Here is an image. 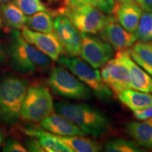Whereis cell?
Segmentation results:
<instances>
[{
    "mask_svg": "<svg viewBox=\"0 0 152 152\" xmlns=\"http://www.w3.org/2000/svg\"><path fill=\"white\" fill-rule=\"evenodd\" d=\"M11 66L21 74L46 71L50 68L51 58L23 37L18 30L14 29L7 47Z\"/></svg>",
    "mask_w": 152,
    "mask_h": 152,
    "instance_id": "1",
    "label": "cell"
},
{
    "mask_svg": "<svg viewBox=\"0 0 152 152\" xmlns=\"http://www.w3.org/2000/svg\"><path fill=\"white\" fill-rule=\"evenodd\" d=\"M55 111L77 125L85 134L94 137L106 134L111 128L109 117L86 104L60 102L55 105Z\"/></svg>",
    "mask_w": 152,
    "mask_h": 152,
    "instance_id": "2",
    "label": "cell"
},
{
    "mask_svg": "<svg viewBox=\"0 0 152 152\" xmlns=\"http://www.w3.org/2000/svg\"><path fill=\"white\" fill-rule=\"evenodd\" d=\"M28 89L26 79L13 75L0 80V120L8 125H15L20 118V112Z\"/></svg>",
    "mask_w": 152,
    "mask_h": 152,
    "instance_id": "3",
    "label": "cell"
},
{
    "mask_svg": "<svg viewBox=\"0 0 152 152\" xmlns=\"http://www.w3.org/2000/svg\"><path fill=\"white\" fill-rule=\"evenodd\" d=\"M69 18L80 33L95 35L104 28L113 16H106L104 13L90 4H72L66 0L56 12Z\"/></svg>",
    "mask_w": 152,
    "mask_h": 152,
    "instance_id": "4",
    "label": "cell"
},
{
    "mask_svg": "<svg viewBox=\"0 0 152 152\" xmlns=\"http://www.w3.org/2000/svg\"><path fill=\"white\" fill-rule=\"evenodd\" d=\"M58 63L68 68L74 75L90 87L96 96L103 102H108L112 97L111 90L102 79L97 68H93L85 61L77 56H61Z\"/></svg>",
    "mask_w": 152,
    "mask_h": 152,
    "instance_id": "5",
    "label": "cell"
},
{
    "mask_svg": "<svg viewBox=\"0 0 152 152\" xmlns=\"http://www.w3.org/2000/svg\"><path fill=\"white\" fill-rule=\"evenodd\" d=\"M54 111L52 96L47 87L39 85L28 87L21 108V118L27 121L40 122Z\"/></svg>",
    "mask_w": 152,
    "mask_h": 152,
    "instance_id": "6",
    "label": "cell"
},
{
    "mask_svg": "<svg viewBox=\"0 0 152 152\" xmlns=\"http://www.w3.org/2000/svg\"><path fill=\"white\" fill-rule=\"evenodd\" d=\"M48 84L53 92L64 97L76 100H88L92 97V90L90 87L64 66L52 68Z\"/></svg>",
    "mask_w": 152,
    "mask_h": 152,
    "instance_id": "7",
    "label": "cell"
},
{
    "mask_svg": "<svg viewBox=\"0 0 152 152\" xmlns=\"http://www.w3.org/2000/svg\"><path fill=\"white\" fill-rule=\"evenodd\" d=\"M80 56L94 68H102L114 55V49L107 42L92 34L80 33Z\"/></svg>",
    "mask_w": 152,
    "mask_h": 152,
    "instance_id": "8",
    "label": "cell"
},
{
    "mask_svg": "<svg viewBox=\"0 0 152 152\" xmlns=\"http://www.w3.org/2000/svg\"><path fill=\"white\" fill-rule=\"evenodd\" d=\"M100 73L104 83L116 95L125 89L132 88L130 71L119 52L102 66Z\"/></svg>",
    "mask_w": 152,
    "mask_h": 152,
    "instance_id": "9",
    "label": "cell"
},
{
    "mask_svg": "<svg viewBox=\"0 0 152 152\" xmlns=\"http://www.w3.org/2000/svg\"><path fill=\"white\" fill-rule=\"evenodd\" d=\"M54 29L65 54L74 57L80 55L81 34L69 18L58 15L54 20Z\"/></svg>",
    "mask_w": 152,
    "mask_h": 152,
    "instance_id": "10",
    "label": "cell"
},
{
    "mask_svg": "<svg viewBox=\"0 0 152 152\" xmlns=\"http://www.w3.org/2000/svg\"><path fill=\"white\" fill-rule=\"evenodd\" d=\"M23 37L52 61H58L64 52L61 42L56 33H44L34 31L25 26L22 28Z\"/></svg>",
    "mask_w": 152,
    "mask_h": 152,
    "instance_id": "11",
    "label": "cell"
},
{
    "mask_svg": "<svg viewBox=\"0 0 152 152\" xmlns=\"http://www.w3.org/2000/svg\"><path fill=\"white\" fill-rule=\"evenodd\" d=\"M102 39L109 42L117 52L128 50L137 41L134 33L126 30L113 16L99 33Z\"/></svg>",
    "mask_w": 152,
    "mask_h": 152,
    "instance_id": "12",
    "label": "cell"
},
{
    "mask_svg": "<svg viewBox=\"0 0 152 152\" xmlns=\"http://www.w3.org/2000/svg\"><path fill=\"white\" fill-rule=\"evenodd\" d=\"M44 129L60 136H85L86 134L67 118L59 113H53L39 122Z\"/></svg>",
    "mask_w": 152,
    "mask_h": 152,
    "instance_id": "13",
    "label": "cell"
},
{
    "mask_svg": "<svg viewBox=\"0 0 152 152\" xmlns=\"http://www.w3.org/2000/svg\"><path fill=\"white\" fill-rule=\"evenodd\" d=\"M112 15L125 30L134 33L142 15V9L134 1L124 4L115 2Z\"/></svg>",
    "mask_w": 152,
    "mask_h": 152,
    "instance_id": "14",
    "label": "cell"
},
{
    "mask_svg": "<svg viewBox=\"0 0 152 152\" xmlns=\"http://www.w3.org/2000/svg\"><path fill=\"white\" fill-rule=\"evenodd\" d=\"M130 71L132 89L141 92H150L152 79L149 74L132 59L128 50L119 52Z\"/></svg>",
    "mask_w": 152,
    "mask_h": 152,
    "instance_id": "15",
    "label": "cell"
},
{
    "mask_svg": "<svg viewBox=\"0 0 152 152\" xmlns=\"http://www.w3.org/2000/svg\"><path fill=\"white\" fill-rule=\"evenodd\" d=\"M23 132L30 137L38 140L46 152H73L64 142L60 141L55 134L35 127H28L23 129Z\"/></svg>",
    "mask_w": 152,
    "mask_h": 152,
    "instance_id": "16",
    "label": "cell"
},
{
    "mask_svg": "<svg viewBox=\"0 0 152 152\" xmlns=\"http://www.w3.org/2000/svg\"><path fill=\"white\" fill-rule=\"evenodd\" d=\"M0 20L2 27L21 30L27 20L26 14L14 2L0 4Z\"/></svg>",
    "mask_w": 152,
    "mask_h": 152,
    "instance_id": "17",
    "label": "cell"
},
{
    "mask_svg": "<svg viewBox=\"0 0 152 152\" xmlns=\"http://www.w3.org/2000/svg\"><path fill=\"white\" fill-rule=\"evenodd\" d=\"M117 96L119 100L133 112L152 106V95L149 92L129 88L118 93Z\"/></svg>",
    "mask_w": 152,
    "mask_h": 152,
    "instance_id": "18",
    "label": "cell"
},
{
    "mask_svg": "<svg viewBox=\"0 0 152 152\" xmlns=\"http://www.w3.org/2000/svg\"><path fill=\"white\" fill-rule=\"evenodd\" d=\"M130 135L142 147L152 149V124L147 121H133L126 126Z\"/></svg>",
    "mask_w": 152,
    "mask_h": 152,
    "instance_id": "19",
    "label": "cell"
},
{
    "mask_svg": "<svg viewBox=\"0 0 152 152\" xmlns=\"http://www.w3.org/2000/svg\"><path fill=\"white\" fill-rule=\"evenodd\" d=\"M56 137L76 152H98L102 146L94 140L84 137V136H60Z\"/></svg>",
    "mask_w": 152,
    "mask_h": 152,
    "instance_id": "20",
    "label": "cell"
},
{
    "mask_svg": "<svg viewBox=\"0 0 152 152\" xmlns=\"http://www.w3.org/2000/svg\"><path fill=\"white\" fill-rule=\"evenodd\" d=\"M26 26L34 31L49 33L54 31L52 14L48 11H39L27 17Z\"/></svg>",
    "mask_w": 152,
    "mask_h": 152,
    "instance_id": "21",
    "label": "cell"
},
{
    "mask_svg": "<svg viewBox=\"0 0 152 152\" xmlns=\"http://www.w3.org/2000/svg\"><path fill=\"white\" fill-rule=\"evenodd\" d=\"M134 35L140 42H152V11L142 14Z\"/></svg>",
    "mask_w": 152,
    "mask_h": 152,
    "instance_id": "22",
    "label": "cell"
},
{
    "mask_svg": "<svg viewBox=\"0 0 152 152\" xmlns=\"http://www.w3.org/2000/svg\"><path fill=\"white\" fill-rule=\"evenodd\" d=\"M105 151L107 152H140L142 149L134 142L122 138H115L106 142Z\"/></svg>",
    "mask_w": 152,
    "mask_h": 152,
    "instance_id": "23",
    "label": "cell"
},
{
    "mask_svg": "<svg viewBox=\"0 0 152 152\" xmlns=\"http://www.w3.org/2000/svg\"><path fill=\"white\" fill-rule=\"evenodd\" d=\"M14 2L25 14L28 16L39 11H47L42 0H14Z\"/></svg>",
    "mask_w": 152,
    "mask_h": 152,
    "instance_id": "24",
    "label": "cell"
},
{
    "mask_svg": "<svg viewBox=\"0 0 152 152\" xmlns=\"http://www.w3.org/2000/svg\"><path fill=\"white\" fill-rule=\"evenodd\" d=\"M132 50L144 62L152 66V44L144 42H139L133 45Z\"/></svg>",
    "mask_w": 152,
    "mask_h": 152,
    "instance_id": "25",
    "label": "cell"
},
{
    "mask_svg": "<svg viewBox=\"0 0 152 152\" xmlns=\"http://www.w3.org/2000/svg\"><path fill=\"white\" fill-rule=\"evenodd\" d=\"M91 4L105 14L112 15L115 4V0H91Z\"/></svg>",
    "mask_w": 152,
    "mask_h": 152,
    "instance_id": "26",
    "label": "cell"
},
{
    "mask_svg": "<svg viewBox=\"0 0 152 152\" xmlns=\"http://www.w3.org/2000/svg\"><path fill=\"white\" fill-rule=\"evenodd\" d=\"M2 151L5 152H26L28 150L16 140L9 138L5 142Z\"/></svg>",
    "mask_w": 152,
    "mask_h": 152,
    "instance_id": "27",
    "label": "cell"
},
{
    "mask_svg": "<svg viewBox=\"0 0 152 152\" xmlns=\"http://www.w3.org/2000/svg\"><path fill=\"white\" fill-rule=\"evenodd\" d=\"M129 52H130V54L132 59L134 60L138 65L141 66L144 71L147 72V73L152 77V66L149 65V64H147L146 62H144V61L132 50V49H130V50L129 49Z\"/></svg>",
    "mask_w": 152,
    "mask_h": 152,
    "instance_id": "28",
    "label": "cell"
},
{
    "mask_svg": "<svg viewBox=\"0 0 152 152\" xmlns=\"http://www.w3.org/2000/svg\"><path fill=\"white\" fill-rule=\"evenodd\" d=\"M134 116L140 121H145L152 118V106L140 111H134Z\"/></svg>",
    "mask_w": 152,
    "mask_h": 152,
    "instance_id": "29",
    "label": "cell"
},
{
    "mask_svg": "<svg viewBox=\"0 0 152 152\" xmlns=\"http://www.w3.org/2000/svg\"><path fill=\"white\" fill-rule=\"evenodd\" d=\"M26 149L28 151H33V152H44L45 150L42 147V145L39 143L37 139L34 138L33 140H30L26 143Z\"/></svg>",
    "mask_w": 152,
    "mask_h": 152,
    "instance_id": "30",
    "label": "cell"
},
{
    "mask_svg": "<svg viewBox=\"0 0 152 152\" xmlns=\"http://www.w3.org/2000/svg\"><path fill=\"white\" fill-rule=\"evenodd\" d=\"M136 2L144 11H152V0H136Z\"/></svg>",
    "mask_w": 152,
    "mask_h": 152,
    "instance_id": "31",
    "label": "cell"
},
{
    "mask_svg": "<svg viewBox=\"0 0 152 152\" xmlns=\"http://www.w3.org/2000/svg\"><path fill=\"white\" fill-rule=\"evenodd\" d=\"M68 3L72 4H90L91 0H67Z\"/></svg>",
    "mask_w": 152,
    "mask_h": 152,
    "instance_id": "32",
    "label": "cell"
},
{
    "mask_svg": "<svg viewBox=\"0 0 152 152\" xmlns=\"http://www.w3.org/2000/svg\"><path fill=\"white\" fill-rule=\"evenodd\" d=\"M6 58V53L4 50L3 47H1V45H0V64H2Z\"/></svg>",
    "mask_w": 152,
    "mask_h": 152,
    "instance_id": "33",
    "label": "cell"
},
{
    "mask_svg": "<svg viewBox=\"0 0 152 152\" xmlns=\"http://www.w3.org/2000/svg\"><path fill=\"white\" fill-rule=\"evenodd\" d=\"M115 2L120 3V4H124V3H128V2H133L134 0H115Z\"/></svg>",
    "mask_w": 152,
    "mask_h": 152,
    "instance_id": "34",
    "label": "cell"
},
{
    "mask_svg": "<svg viewBox=\"0 0 152 152\" xmlns=\"http://www.w3.org/2000/svg\"><path fill=\"white\" fill-rule=\"evenodd\" d=\"M3 134H2V132H1V131H0V146L1 145V144H2V142H3Z\"/></svg>",
    "mask_w": 152,
    "mask_h": 152,
    "instance_id": "35",
    "label": "cell"
},
{
    "mask_svg": "<svg viewBox=\"0 0 152 152\" xmlns=\"http://www.w3.org/2000/svg\"><path fill=\"white\" fill-rule=\"evenodd\" d=\"M11 0H0V4H4L11 1Z\"/></svg>",
    "mask_w": 152,
    "mask_h": 152,
    "instance_id": "36",
    "label": "cell"
},
{
    "mask_svg": "<svg viewBox=\"0 0 152 152\" xmlns=\"http://www.w3.org/2000/svg\"><path fill=\"white\" fill-rule=\"evenodd\" d=\"M145 121H147L148 123H151V124H152V118H149V119L145 120Z\"/></svg>",
    "mask_w": 152,
    "mask_h": 152,
    "instance_id": "37",
    "label": "cell"
},
{
    "mask_svg": "<svg viewBox=\"0 0 152 152\" xmlns=\"http://www.w3.org/2000/svg\"><path fill=\"white\" fill-rule=\"evenodd\" d=\"M2 28H3V27H2V24H1V20H0V30H1Z\"/></svg>",
    "mask_w": 152,
    "mask_h": 152,
    "instance_id": "38",
    "label": "cell"
},
{
    "mask_svg": "<svg viewBox=\"0 0 152 152\" xmlns=\"http://www.w3.org/2000/svg\"><path fill=\"white\" fill-rule=\"evenodd\" d=\"M151 92H152V85H151Z\"/></svg>",
    "mask_w": 152,
    "mask_h": 152,
    "instance_id": "39",
    "label": "cell"
}]
</instances>
